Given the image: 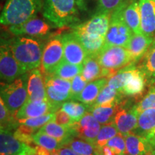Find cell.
<instances>
[{
	"label": "cell",
	"instance_id": "b9f144b4",
	"mask_svg": "<svg viewBox=\"0 0 155 155\" xmlns=\"http://www.w3.org/2000/svg\"><path fill=\"white\" fill-rule=\"evenodd\" d=\"M25 155H52V154L50 151L45 150V149L43 148V147L38 146V145H36V146L35 147L31 146L30 148H29V150L27 151Z\"/></svg>",
	"mask_w": 155,
	"mask_h": 155
},
{
	"label": "cell",
	"instance_id": "e0dca14e",
	"mask_svg": "<svg viewBox=\"0 0 155 155\" xmlns=\"http://www.w3.org/2000/svg\"><path fill=\"white\" fill-rule=\"evenodd\" d=\"M15 130L0 129V154H19L26 152L31 147L17 139Z\"/></svg>",
	"mask_w": 155,
	"mask_h": 155
},
{
	"label": "cell",
	"instance_id": "30bf717a",
	"mask_svg": "<svg viewBox=\"0 0 155 155\" xmlns=\"http://www.w3.org/2000/svg\"><path fill=\"white\" fill-rule=\"evenodd\" d=\"M68 127L73 137L94 144L101 127L92 114L88 111L79 121H73Z\"/></svg>",
	"mask_w": 155,
	"mask_h": 155
},
{
	"label": "cell",
	"instance_id": "7dc6e473",
	"mask_svg": "<svg viewBox=\"0 0 155 155\" xmlns=\"http://www.w3.org/2000/svg\"><path fill=\"white\" fill-rule=\"evenodd\" d=\"M51 154H52V155H59V154H58V153L57 152H51Z\"/></svg>",
	"mask_w": 155,
	"mask_h": 155
},
{
	"label": "cell",
	"instance_id": "60d3db41",
	"mask_svg": "<svg viewBox=\"0 0 155 155\" xmlns=\"http://www.w3.org/2000/svg\"><path fill=\"white\" fill-rule=\"evenodd\" d=\"M54 121H55L58 124L63 126V127H68L73 122L71 116L62 109L58 110L55 113Z\"/></svg>",
	"mask_w": 155,
	"mask_h": 155
},
{
	"label": "cell",
	"instance_id": "1f68e13d",
	"mask_svg": "<svg viewBox=\"0 0 155 155\" xmlns=\"http://www.w3.org/2000/svg\"><path fill=\"white\" fill-rule=\"evenodd\" d=\"M117 128L116 127L114 122L102 125L99 132L97 135L94 145L96 149H101L107 144L110 139L115 137L119 134Z\"/></svg>",
	"mask_w": 155,
	"mask_h": 155
},
{
	"label": "cell",
	"instance_id": "c3c4849f",
	"mask_svg": "<svg viewBox=\"0 0 155 155\" xmlns=\"http://www.w3.org/2000/svg\"><path fill=\"white\" fill-rule=\"evenodd\" d=\"M26 152L22 153V154H5V155H25V154H26Z\"/></svg>",
	"mask_w": 155,
	"mask_h": 155
},
{
	"label": "cell",
	"instance_id": "ee69618b",
	"mask_svg": "<svg viewBox=\"0 0 155 155\" xmlns=\"http://www.w3.org/2000/svg\"><path fill=\"white\" fill-rule=\"evenodd\" d=\"M145 137L148 139V141L152 144L153 148L155 149V129L151 131V132L149 133Z\"/></svg>",
	"mask_w": 155,
	"mask_h": 155
},
{
	"label": "cell",
	"instance_id": "7a4b0ae2",
	"mask_svg": "<svg viewBox=\"0 0 155 155\" xmlns=\"http://www.w3.org/2000/svg\"><path fill=\"white\" fill-rule=\"evenodd\" d=\"M13 55L27 72L41 67L45 45L36 38L17 36L9 42Z\"/></svg>",
	"mask_w": 155,
	"mask_h": 155
},
{
	"label": "cell",
	"instance_id": "836d02e7",
	"mask_svg": "<svg viewBox=\"0 0 155 155\" xmlns=\"http://www.w3.org/2000/svg\"><path fill=\"white\" fill-rule=\"evenodd\" d=\"M123 96L124 95L122 94L119 91L112 88L106 85L100 92L93 105L90 106H101L114 101H121Z\"/></svg>",
	"mask_w": 155,
	"mask_h": 155
},
{
	"label": "cell",
	"instance_id": "484cf974",
	"mask_svg": "<svg viewBox=\"0 0 155 155\" xmlns=\"http://www.w3.org/2000/svg\"><path fill=\"white\" fill-rule=\"evenodd\" d=\"M155 129V108H149L139 115L138 124L132 133L146 137Z\"/></svg>",
	"mask_w": 155,
	"mask_h": 155
},
{
	"label": "cell",
	"instance_id": "f546056e",
	"mask_svg": "<svg viewBox=\"0 0 155 155\" xmlns=\"http://www.w3.org/2000/svg\"><path fill=\"white\" fill-rule=\"evenodd\" d=\"M82 70L83 65H74L63 61L56 68L53 74L65 80L72 81L76 75L81 74Z\"/></svg>",
	"mask_w": 155,
	"mask_h": 155
},
{
	"label": "cell",
	"instance_id": "ac0fdd59",
	"mask_svg": "<svg viewBox=\"0 0 155 155\" xmlns=\"http://www.w3.org/2000/svg\"><path fill=\"white\" fill-rule=\"evenodd\" d=\"M141 13V30L144 35L155 37V1L139 0Z\"/></svg>",
	"mask_w": 155,
	"mask_h": 155
},
{
	"label": "cell",
	"instance_id": "5bb4252c",
	"mask_svg": "<svg viewBox=\"0 0 155 155\" xmlns=\"http://www.w3.org/2000/svg\"><path fill=\"white\" fill-rule=\"evenodd\" d=\"M146 77L139 68L133 65L126 67V78L121 93L124 96H134L144 91Z\"/></svg>",
	"mask_w": 155,
	"mask_h": 155
},
{
	"label": "cell",
	"instance_id": "5b68a950",
	"mask_svg": "<svg viewBox=\"0 0 155 155\" xmlns=\"http://www.w3.org/2000/svg\"><path fill=\"white\" fill-rule=\"evenodd\" d=\"M28 76L29 72L12 83H1V98L14 116L28 100Z\"/></svg>",
	"mask_w": 155,
	"mask_h": 155
},
{
	"label": "cell",
	"instance_id": "d4e9b609",
	"mask_svg": "<svg viewBox=\"0 0 155 155\" xmlns=\"http://www.w3.org/2000/svg\"><path fill=\"white\" fill-rule=\"evenodd\" d=\"M72 32L84 48L87 53V57H97L104 48L105 42V38L104 37Z\"/></svg>",
	"mask_w": 155,
	"mask_h": 155
},
{
	"label": "cell",
	"instance_id": "ba28073f",
	"mask_svg": "<svg viewBox=\"0 0 155 155\" xmlns=\"http://www.w3.org/2000/svg\"><path fill=\"white\" fill-rule=\"evenodd\" d=\"M28 73L13 55L9 42L2 40L0 48V77L2 83H9Z\"/></svg>",
	"mask_w": 155,
	"mask_h": 155
},
{
	"label": "cell",
	"instance_id": "d590c367",
	"mask_svg": "<svg viewBox=\"0 0 155 155\" xmlns=\"http://www.w3.org/2000/svg\"><path fill=\"white\" fill-rule=\"evenodd\" d=\"M130 0H98L96 14L111 15L114 11Z\"/></svg>",
	"mask_w": 155,
	"mask_h": 155
},
{
	"label": "cell",
	"instance_id": "d6a6232c",
	"mask_svg": "<svg viewBox=\"0 0 155 155\" xmlns=\"http://www.w3.org/2000/svg\"><path fill=\"white\" fill-rule=\"evenodd\" d=\"M63 146L71 147L80 155H98L97 150L94 144L75 137L70 139Z\"/></svg>",
	"mask_w": 155,
	"mask_h": 155
},
{
	"label": "cell",
	"instance_id": "8992f818",
	"mask_svg": "<svg viewBox=\"0 0 155 155\" xmlns=\"http://www.w3.org/2000/svg\"><path fill=\"white\" fill-rule=\"evenodd\" d=\"M126 4L118 8L111 14L109 27L105 37L104 47L119 46L126 48L128 42L130 40L133 32L124 22L121 16L122 8Z\"/></svg>",
	"mask_w": 155,
	"mask_h": 155
},
{
	"label": "cell",
	"instance_id": "8fae6325",
	"mask_svg": "<svg viewBox=\"0 0 155 155\" xmlns=\"http://www.w3.org/2000/svg\"><path fill=\"white\" fill-rule=\"evenodd\" d=\"M111 16V15L109 14H96L86 22L75 25L72 32L105 38L109 27Z\"/></svg>",
	"mask_w": 155,
	"mask_h": 155
},
{
	"label": "cell",
	"instance_id": "44dd1931",
	"mask_svg": "<svg viewBox=\"0 0 155 155\" xmlns=\"http://www.w3.org/2000/svg\"><path fill=\"white\" fill-rule=\"evenodd\" d=\"M125 155H147L154 149L145 137L130 133L125 136Z\"/></svg>",
	"mask_w": 155,
	"mask_h": 155
},
{
	"label": "cell",
	"instance_id": "ffe728a7",
	"mask_svg": "<svg viewBox=\"0 0 155 155\" xmlns=\"http://www.w3.org/2000/svg\"><path fill=\"white\" fill-rule=\"evenodd\" d=\"M28 92V101L47 99L45 77L39 68L32 70L29 72Z\"/></svg>",
	"mask_w": 155,
	"mask_h": 155
},
{
	"label": "cell",
	"instance_id": "ab89813d",
	"mask_svg": "<svg viewBox=\"0 0 155 155\" xmlns=\"http://www.w3.org/2000/svg\"><path fill=\"white\" fill-rule=\"evenodd\" d=\"M88 83V81L85 80L81 74L76 75L71 81V100H73L75 97L78 96L86 88Z\"/></svg>",
	"mask_w": 155,
	"mask_h": 155
},
{
	"label": "cell",
	"instance_id": "f6af8a7d",
	"mask_svg": "<svg viewBox=\"0 0 155 155\" xmlns=\"http://www.w3.org/2000/svg\"><path fill=\"white\" fill-rule=\"evenodd\" d=\"M154 47H155V37H154V40H153V42H152V45H151V47L150 48H150H154Z\"/></svg>",
	"mask_w": 155,
	"mask_h": 155
},
{
	"label": "cell",
	"instance_id": "9a60e30c",
	"mask_svg": "<svg viewBox=\"0 0 155 155\" xmlns=\"http://www.w3.org/2000/svg\"><path fill=\"white\" fill-rule=\"evenodd\" d=\"M139 115L133 106L129 108L127 104L122 102L114 120L119 132L124 136L132 133L137 127Z\"/></svg>",
	"mask_w": 155,
	"mask_h": 155
},
{
	"label": "cell",
	"instance_id": "d6986e66",
	"mask_svg": "<svg viewBox=\"0 0 155 155\" xmlns=\"http://www.w3.org/2000/svg\"><path fill=\"white\" fill-rule=\"evenodd\" d=\"M153 40L154 38L146 36L142 33H133L126 47L131 56L133 64L144 58L152 45Z\"/></svg>",
	"mask_w": 155,
	"mask_h": 155
},
{
	"label": "cell",
	"instance_id": "2e32d148",
	"mask_svg": "<svg viewBox=\"0 0 155 155\" xmlns=\"http://www.w3.org/2000/svg\"><path fill=\"white\" fill-rule=\"evenodd\" d=\"M58 110L48 99L28 101L15 114L17 120L38 117L48 114L55 113Z\"/></svg>",
	"mask_w": 155,
	"mask_h": 155
},
{
	"label": "cell",
	"instance_id": "83f0119b",
	"mask_svg": "<svg viewBox=\"0 0 155 155\" xmlns=\"http://www.w3.org/2000/svg\"><path fill=\"white\" fill-rule=\"evenodd\" d=\"M102 71L97 57H87L83 63L81 75L90 83L102 78Z\"/></svg>",
	"mask_w": 155,
	"mask_h": 155
},
{
	"label": "cell",
	"instance_id": "6da1fadb",
	"mask_svg": "<svg viewBox=\"0 0 155 155\" xmlns=\"http://www.w3.org/2000/svg\"><path fill=\"white\" fill-rule=\"evenodd\" d=\"M84 8V0H44L42 9L50 25L62 28L76 23Z\"/></svg>",
	"mask_w": 155,
	"mask_h": 155
},
{
	"label": "cell",
	"instance_id": "f35d334b",
	"mask_svg": "<svg viewBox=\"0 0 155 155\" xmlns=\"http://www.w3.org/2000/svg\"><path fill=\"white\" fill-rule=\"evenodd\" d=\"M106 145L111 148L114 155H125L126 139L125 136L122 134L119 133L116 135L108 141Z\"/></svg>",
	"mask_w": 155,
	"mask_h": 155
},
{
	"label": "cell",
	"instance_id": "7bdbcfd3",
	"mask_svg": "<svg viewBox=\"0 0 155 155\" xmlns=\"http://www.w3.org/2000/svg\"><path fill=\"white\" fill-rule=\"evenodd\" d=\"M59 155H80L73 150L71 147L68 146L61 147L59 150L56 151Z\"/></svg>",
	"mask_w": 155,
	"mask_h": 155
},
{
	"label": "cell",
	"instance_id": "4fadbf2b",
	"mask_svg": "<svg viewBox=\"0 0 155 155\" xmlns=\"http://www.w3.org/2000/svg\"><path fill=\"white\" fill-rule=\"evenodd\" d=\"M64 48L63 61L74 65H83L87 58L84 48L72 32L62 35Z\"/></svg>",
	"mask_w": 155,
	"mask_h": 155
},
{
	"label": "cell",
	"instance_id": "8d00e7d4",
	"mask_svg": "<svg viewBox=\"0 0 155 155\" xmlns=\"http://www.w3.org/2000/svg\"><path fill=\"white\" fill-rule=\"evenodd\" d=\"M54 119H55V113H52L38 116V117L19 119L18 120V123L19 125H24L27 126V127H33L40 129V128H42L48 122L54 121Z\"/></svg>",
	"mask_w": 155,
	"mask_h": 155
},
{
	"label": "cell",
	"instance_id": "4316f807",
	"mask_svg": "<svg viewBox=\"0 0 155 155\" xmlns=\"http://www.w3.org/2000/svg\"><path fill=\"white\" fill-rule=\"evenodd\" d=\"M39 131L57 139L58 141L62 142L63 145L65 144V143L70 139L73 137L68 127L58 124L54 121L48 122L42 128H40Z\"/></svg>",
	"mask_w": 155,
	"mask_h": 155
},
{
	"label": "cell",
	"instance_id": "f1b7e54d",
	"mask_svg": "<svg viewBox=\"0 0 155 155\" xmlns=\"http://www.w3.org/2000/svg\"><path fill=\"white\" fill-rule=\"evenodd\" d=\"M89 107L90 106L80 101H67L62 104L61 109L68 114L73 121H78L88 111Z\"/></svg>",
	"mask_w": 155,
	"mask_h": 155
},
{
	"label": "cell",
	"instance_id": "603a6c76",
	"mask_svg": "<svg viewBox=\"0 0 155 155\" xmlns=\"http://www.w3.org/2000/svg\"><path fill=\"white\" fill-rule=\"evenodd\" d=\"M121 103L122 100L101 106H90L88 111L92 114L101 125H104L114 121L116 112L121 106Z\"/></svg>",
	"mask_w": 155,
	"mask_h": 155
},
{
	"label": "cell",
	"instance_id": "681fc988",
	"mask_svg": "<svg viewBox=\"0 0 155 155\" xmlns=\"http://www.w3.org/2000/svg\"><path fill=\"white\" fill-rule=\"evenodd\" d=\"M154 1H155V0H154Z\"/></svg>",
	"mask_w": 155,
	"mask_h": 155
},
{
	"label": "cell",
	"instance_id": "bcb514c9",
	"mask_svg": "<svg viewBox=\"0 0 155 155\" xmlns=\"http://www.w3.org/2000/svg\"><path fill=\"white\" fill-rule=\"evenodd\" d=\"M147 155H155V149L154 150H152V152L149 153V154H147Z\"/></svg>",
	"mask_w": 155,
	"mask_h": 155
},
{
	"label": "cell",
	"instance_id": "e575fe53",
	"mask_svg": "<svg viewBox=\"0 0 155 155\" xmlns=\"http://www.w3.org/2000/svg\"><path fill=\"white\" fill-rule=\"evenodd\" d=\"M139 68L144 73L147 79H155V47L149 49L143 58Z\"/></svg>",
	"mask_w": 155,
	"mask_h": 155
},
{
	"label": "cell",
	"instance_id": "52a82bcc",
	"mask_svg": "<svg viewBox=\"0 0 155 155\" xmlns=\"http://www.w3.org/2000/svg\"><path fill=\"white\" fill-rule=\"evenodd\" d=\"M47 99L58 110L62 104L71 100V81L65 80L53 74L45 75Z\"/></svg>",
	"mask_w": 155,
	"mask_h": 155
},
{
	"label": "cell",
	"instance_id": "9c48e42d",
	"mask_svg": "<svg viewBox=\"0 0 155 155\" xmlns=\"http://www.w3.org/2000/svg\"><path fill=\"white\" fill-rule=\"evenodd\" d=\"M64 48L62 35L55 36L45 45L41 68L45 75L53 74L63 61Z\"/></svg>",
	"mask_w": 155,
	"mask_h": 155
},
{
	"label": "cell",
	"instance_id": "277c9868",
	"mask_svg": "<svg viewBox=\"0 0 155 155\" xmlns=\"http://www.w3.org/2000/svg\"><path fill=\"white\" fill-rule=\"evenodd\" d=\"M102 68V78L111 77L120 70L133 65L132 60L127 49L119 46L104 47L97 56Z\"/></svg>",
	"mask_w": 155,
	"mask_h": 155
},
{
	"label": "cell",
	"instance_id": "7c38bea8",
	"mask_svg": "<svg viewBox=\"0 0 155 155\" xmlns=\"http://www.w3.org/2000/svg\"><path fill=\"white\" fill-rule=\"evenodd\" d=\"M52 27L43 19L35 17L22 24L13 25L9 30L16 36H28L32 38L43 37L48 35Z\"/></svg>",
	"mask_w": 155,
	"mask_h": 155
},
{
	"label": "cell",
	"instance_id": "74e56055",
	"mask_svg": "<svg viewBox=\"0 0 155 155\" xmlns=\"http://www.w3.org/2000/svg\"><path fill=\"white\" fill-rule=\"evenodd\" d=\"M133 108L139 114L149 108H155V87H152L146 96L133 106Z\"/></svg>",
	"mask_w": 155,
	"mask_h": 155
},
{
	"label": "cell",
	"instance_id": "4dcf8cb0",
	"mask_svg": "<svg viewBox=\"0 0 155 155\" xmlns=\"http://www.w3.org/2000/svg\"><path fill=\"white\" fill-rule=\"evenodd\" d=\"M34 144L40 146L50 152H56L63 145L57 139L54 138L47 134L38 131L32 136Z\"/></svg>",
	"mask_w": 155,
	"mask_h": 155
},
{
	"label": "cell",
	"instance_id": "cb8c5ba5",
	"mask_svg": "<svg viewBox=\"0 0 155 155\" xmlns=\"http://www.w3.org/2000/svg\"><path fill=\"white\" fill-rule=\"evenodd\" d=\"M107 78H101L88 83L86 88L73 100L88 106H92L103 88L107 85Z\"/></svg>",
	"mask_w": 155,
	"mask_h": 155
},
{
	"label": "cell",
	"instance_id": "7402d4cb",
	"mask_svg": "<svg viewBox=\"0 0 155 155\" xmlns=\"http://www.w3.org/2000/svg\"><path fill=\"white\" fill-rule=\"evenodd\" d=\"M121 16L133 33H141V13L139 2L133 0L126 4L122 8Z\"/></svg>",
	"mask_w": 155,
	"mask_h": 155
},
{
	"label": "cell",
	"instance_id": "3957f363",
	"mask_svg": "<svg viewBox=\"0 0 155 155\" xmlns=\"http://www.w3.org/2000/svg\"><path fill=\"white\" fill-rule=\"evenodd\" d=\"M42 5V0H7L0 16V22L9 27L22 24L36 17Z\"/></svg>",
	"mask_w": 155,
	"mask_h": 155
}]
</instances>
